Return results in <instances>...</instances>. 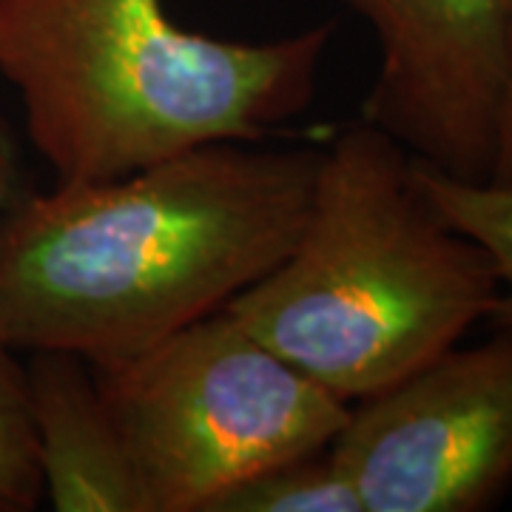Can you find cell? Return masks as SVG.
<instances>
[{
  "instance_id": "obj_1",
  "label": "cell",
  "mask_w": 512,
  "mask_h": 512,
  "mask_svg": "<svg viewBox=\"0 0 512 512\" xmlns=\"http://www.w3.org/2000/svg\"><path fill=\"white\" fill-rule=\"evenodd\" d=\"M316 148L208 143L0 214V342L126 359L222 311L291 251Z\"/></svg>"
},
{
  "instance_id": "obj_2",
  "label": "cell",
  "mask_w": 512,
  "mask_h": 512,
  "mask_svg": "<svg viewBox=\"0 0 512 512\" xmlns=\"http://www.w3.org/2000/svg\"><path fill=\"white\" fill-rule=\"evenodd\" d=\"M498 296L490 254L430 200L416 160L359 120L319 151L291 251L222 311L353 404L493 319Z\"/></svg>"
},
{
  "instance_id": "obj_3",
  "label": "cell",
  "mask_w": 512,
  "mask_h": 512,
  "mask_svg": "<svg viewBox=\"0 0 512 512\" xmlns=\"http://www.w3.org/2000/svg\"><path fill=\"white\" fill-rule=\"evenodd\" d=\"M330 35L222 40L165 0H0V74L57 183L109 180L285 126L311 106Z\"/></svg>"
},
{
  "instance_id": "obj_4",
  "label": "cell",
  "mask_w": 512,
  "mask_h": 512,
  "mask_svg": "<svg viewBox=\"0 0 512 512\" xmlns=\"http://www.w3.org/2000/svg\"><path fill=\"white\" fill-rule=\"evenodd\" d=\"M94 370L146 512H208L259 470L330 447L350 413L228 311Z\"/></svg>"
},
{
  "instance_id": "obj_5",
  "label": "cell",
  "mask_w": 512,
  "mask_h": 512,
  "mask_svg": "<svg viewBox=\"0 0 512 512\" xmlns=\"http://www.w3.org/2000/svg\"><path fill=\"white\" fill-rule=\"evenodd\" d=\"M330 453L362 512H481L512 487V328L350 404Z\"/></svg>"
},
{
  "instance_id": "obj_6",
  "label": "cell",
  "mask_w": 512,
  "mask_h": 512,
  "mask_svg": "<svg viewBox=\"0 0 512 512\" xmlns=\"http://www.w3.org/2000/svg\"><path fill=\"white\" fill-rule=\"evenodd\" d=\"M348 3L379 40L362 120L439 174L490 180L510 74V0Z\"/></svg>"
},
{
  "instance_id": "obj_7",
  "label": "cell",
  "mask_w": 512,
  "mask_h": 512,
  "mask_svg": "<svg viewBox=\"0 0 512 512\" xmlns=\"http://www.w3.org/2000/svg\"><path fill=\"white\" fill-rule=\"evenodd\" d=\"M23 376L49 504L57 512H146L92 362L69 350H35Z\"/></svg>"
},
{
  "instance_id": "obj_8",
  "label": "cell",
  "mask_w": 512,
  "mask_h": 512,
  "mask_svg": "<svg viewBox=\"0 0 512 512\" xmlns=\"http://www.w3.org/2000/svg\"><path fill=\"white\" fill-rule=\"evenodd\" d=\"M208 512H362V501L325 447L248 476Z\"/></svg>"
},
{
  "instance_id": "obj_9",
  "label": "cell",
  "mask_w": 512,
  "mask_h": 512,
  "mask_svg": "<svg viewBox=\"0 0 512 512\" xmlns=\"http://www.w3.org/2000/svg\"><path fill=\"white\" fill-rule=\"evenodd\" d=\"M416 171L424 191L447 214V220L490 254L501 285L498 308L490 322H495V328H512V185L495 180L464 183L421 163H416Z\"/></svg>"
},
{
  "instance_id": "obj_10",
  "label": "cell",
  "mask_w": 512,
  "mask_h": 512,
  "mask_svg": "<svg viewBox=\"0 0 512 512\" xmlns=\"http://www.w3.org/2000/svg\"><path fill=\"white\" fill-rule=\"evenodd\" d=\"M43 498L26 376L15 350L0 342V512H29Z\"/></svg>"
},
{
  "instance_id": "obj_11",
  "label": "cell",
  "mask_w": 512,
  "mask_h": 512,
  "mask_svg": "<svg viewBox=\"0 0 512 512\" xmlns=\"http://www.w3.org/2000/svg\"><path fill=\"white\" fill-rule=\"evenodd\" d=\"M490 180L512 185V0H510V74H507V97L501 114V137H498V157Z\"/></svg>"
},
{
  "instance_id": "obj_12",
  "label": "cell",
  "mask_w": 512,
  "mask_h": 512,
  "mask_svg": "<svg viewBox=\"0 0 512 512\" xmlns=\"http://www.w3.org/2000/svg\"><path fill=\"white\" fill-rule=\"evenodd\" d=\"M20 194V171H18V151L9 137L6 126L0 123V214L18 200Z\"/></svg>"
}]
</instances>
